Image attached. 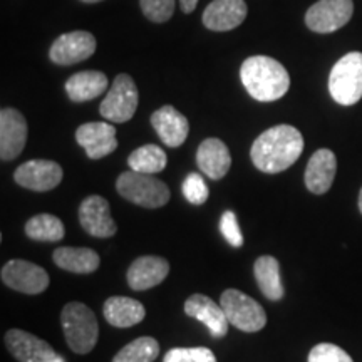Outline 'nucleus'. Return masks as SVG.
Masks as SVG:
<instances>
[{"label":"nucleus","mask_w":362,"mask_h":362,"mask_svg":"<svg viewBox=\"0 0 362 362\" xmlns=\"http://www.w3.org/2000/svg\"><path fill=\"white\" fill-rule=\"evenodd\" d=\"M304 136L291 124H279L264 131L250 149L252 163L262 173H282L300 158Z\"/></svg>","instance_id":"nucleus-1"},{"label":"nucleus","mask_w":362,"mask_h":362,"mask_svg":"<svg viewBox=\"0 0 362 362\" xmlns=\"http://www.w3.org/2000/svg\"><path fill=\"white\" fill-rule=\"evenodd\" d=\"M240 79L247 93L260 103L284 98L291 88V76L285 67L269 56H252L240 67Z\"/></svg>","instance_id":"nucleus-2"},{"label":"nucleus","mask_w":362,"mask_h":362,"mask_svg":"<svg viewBox=\"0 0 362 362\" xmlns=\"http://www.w3.org/2000/svg\"><path fill=\"white\" fill-rule=\"evenodd\" d=\"M61 325L67 346L76 354H89L96 347L99 325L94 312L81 302H69L61 312Z\"/></svg>","instance_id":"nucleus-3"},{"label":"nucleus","mask_w":362,"mask_h":362,"mask_svg":"<svg viewBox=\"0 0 362 362\" xmlns=\"http://www.w3.org/2000/svg\"><path fill=\"white\" fill-rule=\"evenodd\" d=\"M116 189L124 200L143 208H161L168 203L170 188L155 175H144L138 171H124L116 181Z\"/></svg>","instance_id":"nucleus-4"},{"label":"nucleus","mask_w":362,"mask_h":362,"mask_svg":"<svg viewBox=\"0 0 362 362\" xmlns=\"http://www.w3.org/2000/svg\"><path fill=\"white\" fill-rule=\"evenodd\" d=\"M329 93L341 106L362 99V52H349L339 59L329 74Z\"/></svg>","instance_id":"nucleus-5"},{"label":"nucleus","mask_w":362,"mask_h":362,"mask_svg":"<svg viewBox=\"0 0 362 362\" xmlns=\"http://www.w3.org/2000/svg\"><path fill=\"white\" fill-rule=\"evenodd\" d=\"M220 305L223 309L230 325L242 332H259L265 327L267 314L255 298L237 288H226L220 297Z\"/></svg>","instance_id":"nucleus-6"},{"label":"nucleus","mask_w":362,"mask_h":362,"mask_svg":"<svg viewBox=\"0 0 362 362\" xmlns=\"http://www.w3.org/2000/svg\"><path fill=\"white\" fill-rule=\"evenodd\" d=\"M139 94L134 81L128 74L116 76L106 98L103 99L99 112L111 123H126L138 110Z\"/></svg>","instance_id":"nucleus-7"},{"label":"nucleus","mask_w":362,"mask_h":362,"mask_svg":"<svg viewBox=\"0 0 362 362\" xmlns=\"http://www.w3.org/2000/svg\"><path fill=\"white\" fill-rule=\"evenodd\" d=\"M2 282L12 291L37 296L49 287V274L42 267L29 260L13 259L7 262L0 272Z\"/></svg>","instance_id":"nucleus-8"},{"label":"nucleus","mask_w":362,"mask_h":362,"mask_svg":"<svg viewBox=\"0 0 362 362\" xmlns=\"http://www.w3.org/2000/svg\"><path fill=\"white\" fill-rule=\"evenodd\" d=\"M352 0H319L305 13V24L317 34L336 33L351 21Z\"/></svg>","instance_id":"nucleus-9"},{"label":"nucleus","mask_w":362,"mask_h":362,"mask_svg":"<svg viewBox=\"0 0 362 362\" xmlns=\"http://www.w3.org/2000/svg\"><path fill=\"white\" fill-rule=\"evenodd\" d=\"M96 37L86 30H74L59 35L51 45L49 57L54 64L72 66L89 59L96 52Z\"/></svg>","instance_id":"nucleus-10"},{"label":"nucleus","mask_w":362,"mask_h":362,"mask_svg":"<svg viewBox=\"0 0 362 362\" xmlns=\"http://www.w3.org/2000/svg\"><path fill=\"white\" fill-rule=\"evenodd\" d=\"M4 341H6L8 352L19 362H64V359L52 349L51 344L34 334L25 332V330H7Z\"/></svg>","instance_id":"nucleus-11"},{"label":"nucleus","mask_w":362,"mask_h":362,"mask_svg":"<svg viewBox=\"0 0 362 362\" xmlns=\"http://www.w3.org/2000/svg\"><path fill=\"white\" fill-rule=\"evenodd\" d=\"M64 176L61 165L51 160H30L22 163L13 173L19 187L30 192H51L59 187Z\"/></svg>","instance_id":"nucleus-12"},{"label":"nucleus","mask_w":362,"mask_h":362,"mask_svg":"<svg viewBox=\"0 0 362 362\" xmlns=\"http://www.w3.org/2000/svg\"><path fill=\"white\" fill-rule=\"evenodd\" d=\"M79 223L84 232L96 238L115 237L116 221L111 215L110 202L99 194H90L79 206Z\"/></svg>","instance_id":"nucleus-13"},{"label":"nucleus","mask_w":362,"mask_h":362,"mask_svg":"<svg viewBox=\"0 0 362 362\" xmlns=\"http://www.w3.org/2000/svg\"><path fill=\"white\" fill-rule=\"evenodd\" d=\"M27 121L21 111L4 107L0 111V158L12 161L24 151L27 143Z\"/></svg>","instance_id":"nucleus-14"},{"label":"nucleus","mask_w":362,"mask_h":362,"mask_svg":"<svg viewBox=\"0 0 362 362\" xmlns=\"http://www.w3.org/2000/svg\"><path fill=\"white\" fill-rule=\"evenodd\" d=\"M76 141L79 146L84 148L86 155L90 160H101V158L116 151V128L110 123H104V121L81 124L76 131Z\"/></svg>","instance_id":"nucleus-15"},{"label":"nucleus","mask_w":362,"mask_h":362,"mask_svg":"<svg viewBox=\"0 0 362 362\" xmlns=\"http://www.w3.org/2000/svg\"><path fill=\"white\" fill-rule=\"evenodd\" d=\"M170 264L168 260L158 255L138 257L126 272L128 285L136 292L148 291L156 287L163 280L168 277Z\"/></svg>","instance_id":"nucleus-16"},{"label":"nucleus","mask_w":362,"mask_h":362,"mask_svg":"<svg viewBox=\"0 0 362 362\" xmlns=\"http://www.w3.org/2000/svg\"><path fill=\"white\" fill-rule=\"evenodd\" d=\"M185 314L205 324L210 330L211 337L221 339L228 334L230 322L221 305L216 304L214 298L203 296V293H193L187 298Z\"/></svg>","instance_id":"nucleus-17"},{"label":"nucleus","mask_w":362,"mask_h":362,"mask_svg":"<svg viewBox=\"0 0 362 362\" xmlns=\"http://www.w3.org/2000/svg\"><path fill=\"white\" fill-rule=\"evenodd\" d=\"M245 0H214L203 12V24L214 33H228L247 19Z\"/></svg>","instance_id":"nucleus-18"},{"label":"nucleus","mask_w":362,"mask_h":362,"mask_svg":"<svg viewBox=\"0 0 362 362\" xmlns=\"http://www.w3.org/2000/svg\"><path fill=\"white\" fill-rule=\"evenodd\" d=\"M151 126L160 136V139L168 148H178L187 141L189 133V123L187 116L181 115L176 107L166 106L160 107L151 115Z\"/></svg>","instance_id":"nucleus-19"},{"label":"nucleus","mask_w":362,"mask_h":362,"mask_svg":"<svg viewBox=\"0 0 362 362\" xmlns=\"http://www.w3.org/2000/svg\"><path fill=\"white\" fill-rule=\"evenodd\" d=\"M337 171V158L327 148L317 149L307 163L304 181L310 193L324 194L332 187Z\"/></svg>","instance_id":"nucleus-20"},{"label":"nucleus","mask_w":362,"mask_h":362,"mask_svg":"<svg viewBox=\"0 0 362 362\" xmlns=\"http://www.w3.org/2000/svg\"><path fill=\"white\" fill-rule=\"evenodd\" d=\"M198 168L211 180H221L230 171L232 156L226 144L218 138H206L197 151Z\"/></svg>","instance_id":"nucleus-21"},{"label":"nucleus","mask_w":362,"mask_h":362,"mask_svg":"<svg viewBox=\"0 0 362 362\" xmlns=\"http://www.w3.org/2000/svg\"><path fill=\"white\" fill-rule=\"evenodd\" d=\"M103 314L107 324H111L112 327L128 329L143 322V319L146 317V309L136 298L115 296L104 302Z\"/></svg>","instance_id":"nucleus-22"},{"label":"nucleus","mask_w":362,"mask_h":362,"mask_svg":"<svg viewBox=\"0 0 362 362\" xmlns=\"http://www.w3.org/2000/svg\"><path fill=\"white\" fill-rule=\"evenodd\" d=\"M107 86L110 81L101 71H81L67 79L66 93L71 101L86 103L106 93Z\"/></svg>","instance_id":"nucleus-23"},{"label":"nucleus","mask_w":362,"mask_h":362,"mask_svg":"<svg viewBox=\"0 0 362 362\" xmlns=\"http://www.w3.org/2000/svg\"><path fill=\"white\" fill-rule=\"evenodd\" d=\"M52 260L59 269L72 274H93L99 269L101 259L93 248L59 247L52 253Z\"/></svg>","instance_id":"nucleus-24"},{"label":"nucleus","mask_w":362,"mask_h":362,"mask_svg":"<svg viewBox=\"0 0 362 362\" xmlns=\"http://www.w3.org/2000/svg\"><path fill=\"white\" fill-rule=\"evenodd\" d=\"M253 275H255L257 285L260 292L269 300H282L285 296V288L280 279V264L275 257L262 255L255 260L253 265Z\"/></svg>","instance_id":"nucleus-25"},{"label":"nucleus","mask_w":362,"mask_h":362,"mask_svg":"<svg viewBox=\"0 0 362 362\" xmlns=\"http://www.w3.org/2000/svg\"><path fill=\"white\" fill-rule=\"evenodd\" d=\"M25 235L34 242H61L66 235L64 223L51 214H40L27 220Z\"/></svg>","instance_id":"nucleus-26"},{"label":"nucleus","mask_w":362,"mask_h":362,"mask_svg":"<svg viewBox=\"0 0 362 362\" xmlns=\"http://www.w3.org/2000/svg\"><path fill=\"white\" fill-rule=\"evenodd\" d=\"M129 170L138 171L144 175H156L166 168L168 158L156 144H144V146L134 149L128 158Z\"/></svg>","instance_id":"nucleus-27"},{"label":"nucleus","mask_w":362,"mask_h":362,"mask_svg":"<svg viewBox=\"0 0 362 362\" xmlns=\"http://www.w3.org/2000/svg\"><path fill=\"white\" fill-rule=\"evenodd\" d=\"M160 356V344L155 337H138L115 356L112 362H155Z\"/></svg>","instance_id":"nucleus-28"},{"label":"nucleus","mask_w":362,"mask_h":362,"mask_svg":"<svg viewBox=\"0 0 362 362\" xmlns=\"http://www.w3.org/2000/svg\"><path fill=\"white\" fill-rule=\"evenodd\" d=\"M163 362H216V357L208 347H173Z\"/></svg>","instance_id":"nucleus-29"},{"label":"nucleus","mask_w":362,"mask_h":362,"mask_svg":"<svg viewBox=\"0 0 362 362\" xmlns=\"http://www.w3.org/2000/svg\"><path fill=\"white\" fill-rule=\"evenodd\" d=\"M181 192H183V197L192 205H203V203L208 202V197H210V189H208L205 180L198 173H189L185 178L183 185H181Z\"/></svg>","instance_id":"nucleus-30"},{"label":"nucleus","mask_w":362,"mask_h":362,"mask_svg":"<svg viewBox=\"0 0 362 362\" xmlns=\"http://www.w3.org/2000/svg\"><path fill=\"white\" fill-rule=\"evenodd\" d=\"M307 362H354V361H352V357L347 354L342 347L336 346V344L322 342V344H317L315 347H312Z\"/></svg>","instance_id":"nucleus-31"},{"label":"nucleus","mask_w":362,"mask_h":362,"mask_svg":"<svg viewBox=\"0 0 362 362\" xmlns=\"http://www.w3.org/2000/svg\"><path fill=\"white\" fill-rule=\"evenodd\" d=\"M139 6L144 16L156 24L170 21L175 12V0H139Z\"/></svg>","instance_id":"nucleus-32"},{"label":"nucleus","mask_w":362,"mask_h":362,"mask_svg":"<svg viewBox=\"0 0 362 362\" xmlns=\"http://www.w3.org/2000/svg\"><path fill=\"white\" fill-rule=\"evenodd\" d=\"M220 232L223 235L226 242L235 248H240L243 245V235L238 226L237 215L232 210H226L220 218Z\"/></svg>","instance_id":"nucleus-33"},{"label":"nucleus","mask_w":362,"mask_h":362,"mask_svg":"<svg viewBox=\"0 0 362 362\" xmlns=\"http://www.w3.org/2000/svg\"><path fill=\"white\" fill-rule=\"evenodd\" d=\"M180 2L185 13H192L198 6V0H180Z\"/></svg>","instance_id":"nucleus-34"},{"label":"nucleus","mask_w":362,"mask_h":362,"mask_svg":"<svg viewBox=\"0 0 362 362\" xmlns=\"http://www.w3.org/2000/svg\"><path fill=\"white\" fill-rule=\"evenodd\" d=\"M359 210L362 214V188H361V193H359Z\"/></svg>","instance_id":"nucleus-35"},{"label":"nucleus","mask_w":362,"mask_h":362,"mask_svg":"<svg viewBox=\"0 0 362 362\" xmlns=\"http://www.w3.org/2000/svg\"><path fill=\"white\" fill-rule=\"evenodd\" d=\"M86 4H96V2H101V0H83Z\"/></svg>","instance_id":"nucleus-36"}]
</instances>
